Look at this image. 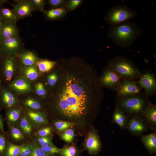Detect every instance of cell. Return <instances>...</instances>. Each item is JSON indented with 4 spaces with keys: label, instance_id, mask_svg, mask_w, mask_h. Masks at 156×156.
I'll list each match as a JSON object with an SVG mask.
<instances>
[{
    "label": "cell",
    "instance_id": "6da1fadb",
    "mask_svg": "<svg viewBox=\"0 0 156 156\" xmlns=\"http://www.w3.org/2000/svg\"><path fill=\"white\" fill-rule=\"evenodd\" d=\"M55 67L58 80L45 101L51 111L76 119L97 110L104 94L94 67L77 58L57 62Z\"/></svg>",
    "mask_w": 156,
    "mask_h": 156
},
{
    "label": "cell",
    "instance_id": "7a4b0ae2",
    "mask_svg": "<svg viewBox=\"0 0 156 156\" xmlns=\"http://www.w3.org/2000/svg\"><path fill=\"white\" fill-rule=\"evenodd\" d=\"M143 31L136 23L129 20L111 26L107 35L114 43L125 48L132 45Z\"/></svg>",
    "mask_w": 156,
    "mask_h": 156
},
{
    "label": "cell",
    "instance_id": "3957f363",
    "mask_svg": "<svg viewBox=\"0 0 156 156\" xmlns=\"http://www.w3.org/2000/svg\"><path fill=\"white\" fill-rule=\"evenodd\" d=\"M151 101L144 93L125 97H116L115 105L129 118L141 116Z\"/></svg>",
    "mask_w": 156,
    "mask_h": 156
},
{
    "label": "cell",
    "instance_id": "277c9868",
    "mask_svg": "<svg viewBox=\"0 0 156 156\" xmlns=\"http://www.w3.org/2000/svg\"><path fill=\"white\" fill-rule=\"evenodd\" d=\"M107 65L122 79L135 80L142 75L132 61L125 57L116 56L109 60Z\"/></svg>",
    "mask_w": 156,
    "mask_h": 156
},
{
    "label": "cell",
    "instance_id": "5b68a950",
    "mask_svg": "<svg viewBox=\"0 0 156 156\" xmlns=\"http://www.w3.org/2000/svg\"><path fill=\"white\" fill-rule=\"evenodd\" d=\"M21 67L17 56H3L0 64V77L5 85L19 75Z\"/></svg>",
    "mask_w": 156,
    "mask_h": 156
},
{
    "label": "cell",
    "instance_id": "8992f818",
    "mask_svg": "<svg viewBox=\"0 0 156 156\" xmlns=\"http://www.w3.org/2000/svg\"><path fill=\"white\" fill-rule=\"evenodd\" d=\"M138 15L136 11L128 6L120 5L111 7L104 19L112 26L135 18Z\"/></svg>",
    "mask_w": 156,
    "mask_h": 156
},
{
    "label": "cell",
    "instance_id": "52a82bcc",
    "mask_svg": "<svg viewBox=\"0 0 156 156\" xmlns=\"http://www.w3.org/2000/svg\"><path fill=\"white\" fill-rule=\"evenodd\" d=\"M24 49L19 35L7 38L0 42V50L3 56H17Z\"/></svg>",
    "mask_w": 156,
    "mask_h": 156
},
{
    "label": "cell",
    "instance_id": "ba28073f",
    "mask_svg": "<svg viewBox=\"0 0 156 156\" xmlns=\"http://www.w3.org/2000/svg\"><path fill=\"white\" fill-rule=\"evenodd\" d=\"M122 79L110 67L107 65L101 74L98 77V81L100 86L106 87L116 92Z\"/></svg>",
    "mask_w": 156,
    "mask_h": 156
},
{
    "label": "cell",
    "instance_id": "9c48e42d",
    "mask_svg": "<svg viewBox=\"0 0 156 156\" xmlns=\"http://www.w3.org/2000/svg\"><path fill=\"white\" fill-rule=\"evenodd\" d=\"M21 106L19 96L6 85L0 89V107L5 110L13 107Z\"/></svg>",
    "mask_w": 156,
    "mask_h": 156
},
{
    "label": "cell",
    "instance_id": "30bf717a",
    "mask_svg": "<svg viewBox=\"0 0 156 156\" xmlns=\"http://www.w3.org/2000/svg\"><path fill=\"white\" fill-rule=\"evenodd\" d=\"M116 92V97H125L142 93L138 81L131 79H122Z\"/></svg>",
    "mask_w": 156,
    "mask_h": 156
},
{
    "label": "cell",
    "instance_id": "8fae6325",
    "mask_svg": "<svg viewBox=\"0 0 156 156\" xmlns=\"http://www.w3.org/2000/svg\"><path fill=\"white\" fill-rule=\"evenodd\" d=\"M137 81L138 85L145 90L144 94L149 98L156 93V77L153 73L146 72L142 74Z\"/></svg>",
    "mask_w": 156,
    "mask_h": 156
},
{
    "label": "cell",
    "instance_id": "7c38bea8",
    "mask_svg": "<svg viewBox=\"0 0 156 156\" xmlns=\"http://www.w3.org/2000/svg\"><path fill=\"white\" fill-rule=\"evenodd\" d=\"M150 128L142 116L130 117L127 129L131 135L139 136Z\"/></svg>",
    "mask_w": 156,
    "mask_h": 156
},
{
    "label": "cell",
    "instance_id": "4fadbf2b",
    "mask_svg": "<svg viewBox=\"0 0 156 156\" xmlns=\"http://www.w3.org/2000/svg\"><path fill=\"white\" fill-rule=\"evenodd\" d=\"M19 96L21 106L23 108L44 111L45 107L44 101L36 96L32 92Z\"/></svg>",
    "mask_w": 156,
    "mask_h": 156
},
{
    "label": "cell",
    "instance_id": "5bb4252c",
    "mask_svg": "<svg viewBox=\"0 0 156 156\" xmlns=\"http://www.w3.org/2000/svg\"><path fill=\"white\" fill-rule=\"evenodd\" d=\"M7 86L19 96L32 91V84L23 78L19 74Z\"/></svg>",
    "mask_w": 156,
    "mask_h": 156
},
{
    "label": "cell",
    "instance_id": "9a60e30c",
    "mask_svg": "<svg viewBox=\"0 0 156 156\" xmlns=\"http://www.w3.org/2000/svg\"><path fill=\"white\" fill-rule=\"evenodd\" d=\"M13 10L18 19L23 18L31 16L35 11L31 0H14Z\"/></svg>",
    "mask_w": 156,
    "mask_h": 156
},
{
    "label": "cell",
    "instance_id": "2e32d148",
    "mask_svg": "<svg viewBox=\"0 0 156 156\" xmlns=\"http://www.w3.org/2000/svg\"><path fill=\"white\" fill-rule=\"evenodd\" d=\"M23 108L27 116L36 129L48 123L47 115L44 111Z\"/></svg>",
    "mask_w": 156,
    "mask_h": 156
},
{
    "label": "cell",
    "instance_id": "e0dca14e",
    "mask_svg": "<svg viewBox=\"0 0 156 156\" xmlns=\"http://www.w3.org/2000/svg\"><path fill=\"white\" fill-rule=\"evenodd\" d=\"M17 57L21 67L33 66L40 58L36 52L25 49Z\"/></svg>",
    "mask_w": 156,
    "mask_h": 156
},
{
    "label": "cell",
    "instance_id": "ac0fdd59",
    "mask_svg": "<svg viewBox=\"0 0 156 156\" xmlns=\"http://www.w3.org/2000/svg\"><path fill=\"white\" fill-rule=\"evenodd\" d=\"M86 147L90 154L96 155L101 150V144L97 133L93 129L88 134Z\"/></svg>",
    "mask_w": 156,
    "mask_h": 156
},
{
    "label": "cell",
    "instance_id": "d6986e66",
    "mask_svg": "<svg viewBox=\"0 0 156 156\" xmlns=\"http://www.w3.org/2000/svg\"><path fill=\"white\" fill-rule=\"evenodd\" d=\"M8 130L5 133L10 142L15 144L21 145L27 141L28 139L16 125L8 126Z\"/></svg>",
    "mask_w": 156,
    "mask_h": 156
},
{
    "label": "cell",
    "instance_id": "ffe728a7",
    "mask_svg": "<svg viewBox=\"0 0 156 156\" xmlns=\"http://www.w3.org/2000/svg\"><path fill=\"white\" fill-rule=\"evenodd\" d=\"M16 126L22 131L28 139L32 137L36 129L27 116L23 109Z\"/></svg>",
    "mask_w": 156,
    "mask_h": 156
},
{
    "label": "cell",
    "instance_id": "44dd1931",
    "mask_svg": "<svg viewBox=\"0 0 156 156\" xmlns=\"http://www.w3.org/2000/svg\"><path fill=\"white\" fill-rule=\"evenodd\" d=\"M18 34L19 30L16 22H2L0 30V42L7 38L18 35Z\"/></svg>",
    "mask_w": 156,
    "mask_h": 156
},
{
    "label": "cell",
    "instance_id": "7402d4cb",
    "mask_svg": "<svg viewBox=\"0 0 156 156\" xmlns=\"http://www.w3.org/2000/svg\"><path fill=\"white\" fill-rule=\"evenodd\" d=\"M152 130H156V105L151 101L141 116Z\"/></svg>",
    "mask_w": 156,
    "mask_h": 156
},
{
    "label": "cell",
    "instance_id": "603a6c76",
    "mask_svg": "<svg viewBox=\"0 0 156 156\" xmlns=\"http://www.w3.org/2000/svg\"><path fill=\"white\" fill-rule=\"evenodd\" d=\"M23 108L21 106H14L5 110V120L8 126L16 125L22 114Z\"/></svg>",
    "mask_w": 156,
    "mask_h": 156
},
{
    "label": "cell",
    "instance_id": "cb8c5ba5",
    "mask_svg": "<svg viewBox=\"0 0 156 156\" xmlns=\"http://www.w3.org/2000/svg\"><path fill=\"white\" fill-rule=\"evenodd\" d=\"M32 92L37 97L44 101L49 97L50 92L40 77L32 83Z\"/></svg>",
    "mask_w": 156,
    "mask_h": 156
},
{
    "label": "cell",
    "instance_id": "d4e9b609",
    "mask_svg": "<svg viewBox=\"0 0 156 156\" xmlns=\"http://www.w3.org/2000/svg\"><path fill=\"white\" fill-rule=\"evenodd\" d=\"M129 117L115 105L111 122L118 125L122 131L127 129Z\"/></svg>",
    "mask_w": 156,
    "mask_h": 156
},
{
    "label": "cell",
    "instance_id": "484cf974",
    "mask_svg": "<svg viewBox=\"0 0 156 156\" xmlns=\"http://www.w3.org/2000/svg\"><path fill=\"white\" fill-rule=\"evenodd\" d=\"M19 74L32 84L40 77L36 64L27 67H21Z\"/></svg>",
    "mask_w": 156,
    "mask_h": 156
},
{
    "label": "cell",
    "instance_id": "4316f807",
    "mask_svg": "<svg viewBox=\"0 0 156 156\" xmlns=\"http://www.w3.org/2000/svg\"><path fill=\"white\" fill-rule=\"evenodd\" d=\"M141 136L142 142L150 155L156 153V130L151 133Z\"/></svg>",
    "mask_w": 156,
    "mask_h": 156
},
{
    "label": "cell",
    "instance_id": "83f0119b",
    "mask_svg": "<svg viewBox=\"0 0 156 156\" xmlns=\"http://www.w3.org/2000/svg\"><path fill=\"white\" fill-rule=\"evenodd\" d=\"M55 67L48 73L40 76L50 92L56 85L58 79V74Z\"/></svg>",
    "mask_w": 156,
    "mask_h": 156
},
{
    "label": "cell",
    "instance_id": "f1b7e54d",
    "mask_svg": "<svg viewBox=\"0 0 156 156\" xmlns=\"http://www.w3.org/2000/svg\"><path fill=\"white\" fill-rule=\"evenodd\" d=\"M56 63L57 62L55 61L39 58L36 64L37 66L40 76L52 70L55 66Z\"/></svg>",
    "mask_w": 156,
    "mask_h": 156
},
{
    "label": "cell",
    "instance_id": "f546056e",
    "mask_svg": "<svg viewBox=\"0 0 156 156\" xmlns=\"http://www.w3.org/2000/svg\"><path fill=\"white\" fill-rule=\"evenodd\" d=\"M18 19L13 10L6 8H0V20L2 22H16Z\"/></svg>",
    "mask_w": 156,
    "mask_h": 156
},
{
    "label": "cell",
    "instance_id": "4dcf8cb0",
    "mask_svg": "<svg viewBox=\"0 0 156 156\" xmlns=\"http://www.w3.org/2000/svg\"><path fill=\"white\" fill-rule=\"evenodd\" d=\"M66 11L63 8L52 9L44 12L46 17L49 19L54 20L64 16Z\"/></svg>",
    "mask_w": 156,
    "mask_h": 156
},
{
    "label": "cell",
    "instance_id": "1f68e13d",
    "mask_svg": "<svg viewBox=\"0 0 156 156\" xmlns=\"http://www.w3.org/2000/svg\"><path fill=\"white\" fill-rule=\"evenodd\" d=\"M21 146L9 141L4 156H20Z\"/></svg>",
    "mask_w": 156,
    "mask_h": 156
},
{
    "label": "cell",
    "instance_id": "d6a6232c",
    "mask_svg": "<svg viewBox=\"0 0 156 156\" xmlns=\"http://www.w3.org/2000/svg\"><path fill=\"white\" fill-rule=\"evenodd\" d=\"M52 132V128L50 126H45L41 127H39L36 129L32 137L50 136Z\"/></svg>",
    "mask_w": 156,
    "mask_h": 156
},
{
    "label": "cell",
    "instance_id": "836d02e7",
    "mask_svg": "<svg viewBox=\"0 0 156 156\" xmlns=\"http://www.w3.org/2000/svg\"><path fill=\"white\" fill-rule=\"evenodd\" d=\"M39 146L54 145L50 136L38 137L33 136L31 138Z\"/></svg>",
    "mask_w": 156,
    "mask_h": 156
},
{
    "label": "cell",
    "instance_id": "e575fe53",
    "mask_svg": "<svg viewBox=\"0 0 156 156\" xmlns=\"http://www.w3.org/2000/svg\"><path fill=\"white\" fill-rule=\"evenodd\" d=\"M28 142L32 148L31 153L29 156H50L43 151L31 139H28Z\"/></svg>",
    "mask_w": 156,
    "mask_h": 156
},
{
    "label": "cell",
    "instance_id": "d590c367",
    "mask_svg": "<svg viewBox=\"0 0 156 156\" xmlns=\"http://www.w3.org/2000/svg\"><path fill=\"white\" fill-rule=\"evenodd\" d=\"M9 142L5 132L0 131V156H4Z\"/></svg>",
    "mask_w": 156,
    "mask_h": 156
},
{
    "label": "cell",
    "instance_id": "8d00e7d4",
    "mask_svg": "<svg viewBox=\"0 0 156 156\" xmlns=\"http://www.w3.org/2000/svg\"><path fill=\"white\" fill-rule=\"evenodd\" d=\"M74 125V123L71 122L60 120H56L54 122L55 127L59 131L66 130Z\"/></svg>",
    "mask_w": 156,
    "mask_h": 156
},
{
    "label": "cell",
    "instance_id": "74e56055",
    "mask_svg": "<svg viewBox=\"0 0 156 156\" xmlns=\"http://www.w3.org/2000/svg\"><path fill=\"white\" fill-rule=\"evenodd\" d=\"M39 147L43 151L49 155L60 154L61 151V149L57 148L54 145Z\"/></svg>",
    "mask_w": 156,
    "mask_h": 156
},
{
    "label": "cell",
    "instance_id": "f35d334b",
    "mask_svg": "<svg viewBox=\"0 0 156 156\" xmlns=\"http://www.w3.org/2000/svg\"><path fill=\"white\" fill-rule=\"evenodd\" d=\"M77 153V150L74 146H70L61 149L60 154L61 156H76Z\"/></svg>",
    "mask_w": 156,
    "mask_h": 156
},
{
    "label": "cell",
    "instance_id": "ab89813d",
    "mask_svg": "<svg viewBox=\"0 0 156 156\" xmlns=\"http://www.w3.org/2000/svg\"><path fill=\"white\" fill-rule=\"evenodd\" d=\"M32 151V148L27 141L21 144L20 156H29Z\"/></svg>",
    "mask_w": 156,
    "mask_h": 156
},
{
    "label": "cell",
    "instance_id": "60d3db41",
    "mask_svg": "<svg viewBox=\"0 0 156 156\" xmlns=\"http://www.w3.org/2000/svg\"><path fill=\"white\" fill-rule=\"evenodd\" d=\"M47 2L52 9L63 8L66 4L67 1L64 0H48Z\"/></svg>",
    "mask_w": 156,
    "mask_h": 156
},
{
    "label": "cell",
    "instance_id": "b9f144b4",
    "mask_svg": "<svg viewBox=\"0 0 156 156\" xmlns=\"http://www.w3.org/2000/svg\"><path fill=\"white\" fill-rule=\"evenodd\" d=\"M74 136V131L73 129L69 128L66 130L61 136L62 138L68 142L72 141Z\"/></svg>",
    "mask_w": 156,
    "mask_h": 156
},
{
    "label": "cell",
    "instance_id": "7bdbcfd3",
    "mask_svg": "<svg viewBox=\"0 0 156 156\" xmlns=\"http://www.w3.org/2000/svg\"><path fill=\"white\" fill-rule=\"evenodd\" d=\"M35 11H44L45 5L44 0H31Z\"/></svg>",
    "mask_w": 156,
    "mask_h": 156
},
{
    "label": "cell",
    "instance_id": "ee69618b",
    "mask_svg": "<svg viewBox=\"0 0 156 156\" xmlns=\"http://www.w3.org/2000/svg\"><path fill=\"white\" fill-rule=\"evenodd\" d=\"M82 1L81 0L69 1L67 5L66 11L68 12L74 10L79 5Z\"/></svg>",
    "mask_w": 156,
    "mask_h": 156
},
{
    "label": "cell",
    "instance_id": "f6af8a7d",
    "mask_svg": "<svg viewBox=\"0 0 156 156\" xmlns=\"http://www.w3.org/2000/svg\"><path fill=\"white\" fill-rule=\"evenodd\" d=\"M5 119L0 114V131L5 132L4 128V123Z\"/></svg>",
    "mask_w": 156,
    "mask_h": 156
},
{
    "label": "cell",
    "instance_id": "bcb514c9",
    "mask_svg": "<svg viewBox=\"0 0 156 156\" xmlns=\"http://www.w3.org/2000/svg\"><path fill=\"white\" fill-rule=\"evenodd\" d=\"M8 0H0V5L3 4L4 3H5L6 2H8Z\"/></svg>",
    "mask_w": 156,
    "mask_h": 156
},
{
    "label": "cell",
    "instance_id": "7dc6e473",
    "mask_svg": "<svg viewBox=\"0 0 156 156\" xmlns=\"http://www.w3.org/2000/svg\"><path fill=\"white\" fill-rule=\"evenodd\" d=\"M3 56L0 50V64L3 59Z\"/></svg>",
    "mask_w": 156,
    "mask_h": 156
},
{
    "label": "cell",
    "instance_id": "c3c4849f",
    "mask_svg": "<svg viewBox=\"0 0 156 156\" xmlns=\"http://www.w3.org/2000/svg\"><path fill=\"white\" fill-rule=\"evenodd\" d=\"M2 81L0 77V89L1 88V87L2 86V85H3L2 84Z\"/></svg>",
    "mask_w": 156,
    "mask_h": 156
},
{
    "label": "cell",
    "instance_id": "681fc988",
    "mask_svg": "<svg viewBox=\"0 0 156 156\" xmlns=\"http://www.w3.org/2000/svg\"><path fill=\"white\" fill-rule=\"evenodd\" d=\"M2 22L0 20V28H1V25Z\"/></svg>",
    "mask_w": 156,
    "mask_h": 156
},
{
    "label": "cell",
    "instance_id": "f907efd6",
    "mask_svg": "<svg viewBox=\"0 0 156 156\" xmlns=\"http://www.w3.org/2000/svg\"><path fill=\"white\" fill-rule=\"evenodd\" d=\"M1 110V109L0 107V111Z\"/></svg>",
    "mask_w": 156,
    "mask_h": 156
},
{
    "label": "cell",
    "instance_id": "816d5d0a",
    "mask_svg": "<svg viewBox=\"0 0 156 156\" xmlns=\"http://www.w3.org/2000/svg\"><path fill=\"white\" fill-rule=\"evenodd\" d=\"M50 156H55L54 155H50Z\"/></svg>",
    "mask_w": 156,
    "mask_h": 156
},
{
    "label": "cell",
    "instance_id": "f5cc1de1",
    "mask_svg": "<svg viewBox=\"0 0 156 156\" xmlns=\"http://www.w3.org/2000/svg\"></svg>",
    "mask_w": 156,
    "mask_h": 156
}]
</instances>
